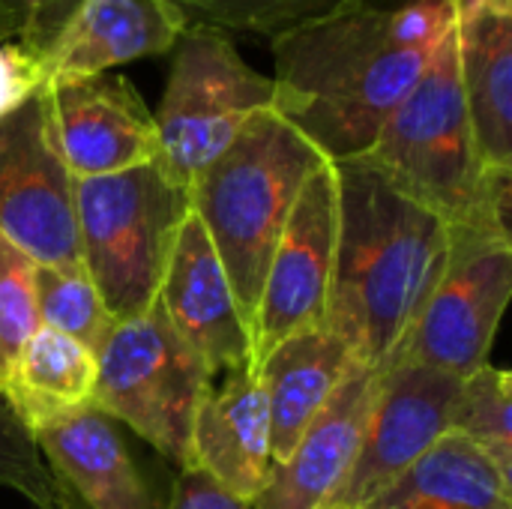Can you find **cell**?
<instances>
[{"instance_id": "obj_1", "label": "cell", "mask_w": 512, "mask_h": 509, "mask_svg": "<svg viewBox=\"0 0 512 509\" xmlns=\"http://www.w3.org/2000/svg\"><path fill=\"white\" fill-rule=\"evenodd\" d=\"M330 165L339 225L324 324L360 363L387 369L444 270L450 222L402 195L366 159Z\"/></svg>"}, {"instance_id": "obj_2", "label": "cell", "mask_w": 512, "mask_h": 509, "mask_svg": "<svg viewBox=\"0 0 512 509\" xmlns=\"http://www.w3.org/2000/svg\"><path fill=\"white\" fill-rule=\"evenodd\" d=\"M273 111L327 162L369 153L435 51L411 48L393 9H357L270 39Z\"/></svg>"}, {"instance_id": "obj_3", "label": "cell", "mask_w": 512, "mask_h": 509, "mask_svg": "<svg viewBox=\"0 0 512 509\" xmlns=\"http://www.w3.org/2000/svg\"><path fill=\"white\" fill-rule=\"evenodd\" d=\"M360 159L450 225L512 237V171H486L480 162L459 81L456 30Z\"/></svg>"}, {"instance_id": "obj_4", "label": "cell", "mask_w": 512, "mask_h": 509, "mask_svg": "<svg viewBox=\"0 0 512 509\" xmlns=\"http://www.w3.org/2000/svg\"><path fill=\"white\" fill-rule=\"evenodd\" d=\"M321 165L327 159L282 114L264 108L189 186V210L225 267L249 333L285 219Z\"/></svg>"}, {"instance_id": "obj_5", "label": "cell", "mask_w": 512, "mask_h": 509, "mask_svg": "<svg viewBox=\"0 0 512 509\" xmlns=\"http://www.w3.org/2000/svg\"><path fill=\"white\" fill-rule=\"evenodd\" d=\"M186 216L189 189L159 162L75 180L81 267L117 324L153 309Z\"/></svg>"}, {"instance_id": "obj_6", "label": "cell", "mask_w": 512, "mask_h": 509, "mask_svg": "<svg viewBox=\"0 0 512 509\" xmlns=\"http://www.w3.org/2000/svg\"><path fill=\"white\" fill-rule=\"evenodd\" d=\"M159 108L153 111L159 165L183 189L234 141L243 123L273 108V78L252 69L228 33L186 24Z\"/></svg>"}, {"instance_id": "obj_7", "label": "cell", "mask_w": 512, "mask_h": 509, "mask_svg": "<svg viewBox=\"0 0 512 509\" xmlns=\"http://www.w3.org/2000/svg\"><path fill=\"white\" fill-rule=\"evenodd\" d=\"M96 366L93 408L129 426L177 468H189L192 420L213 375L159 309L120 321L96 354Z\"/></svg>"}, {"instance_id": "obj_8", "label": "cell", "mask_w": 512, "mask_h": 509, "mask_svg": "<svg viewBox=\"0 0 512 509\" xmlns=\"http://www.w3.org/2000/svg\"><path fill=\"white\" fill-rule=\"evenodd\" d=\"M512 297V237L450 225L444 270L399 357L456 378L489 366L498 324Z\"/></svg>"}, {"instance_id": "obj_9", "label": "cell", "mask_w": 512, "mask_h": 509, "mask_svg": "<svg viewBox=\"0 0 512 509\" xmlns=\"http://www.w3.org/2000/svg\"><path fill=\"white\" fill-rule=\"evenodd\" d=\"M0 237L33 264L81 267L75 177L60 156L45 90L0 120Z\"/></svg>"}, {"instance_id": "obj_10", "label": "cell", "mask_w": 512, "mask_h": 509, "mask_svg": "<svg viewBox=\"0 0 512 509\" xmlns=\"http://www.w3.org/2000/svg\"><path fill=\"white\" fill-rule=\"evenodd\" d=\"M336 225V171L327 162L303 183L267 264L252 318L255 369L294 333L324 324L336 258Z\"/></svg>"}, {"instance_id": "obj_11", "label": "cell", "mask_w": 512, "mask_h": 509, "mask_svg": "<svg viewBox=\"0 0 512 509\" xmlns=\"http://www.w3.org/2000/svg\"><path fill=\"white\" fill-rule=\"evenodd\" d=\"M462 378L417 366L390 363L381 369L360 453L324 507H366L453 426Z\"/></svg>"}, {"instance_id": "obj_12", "label": "cell", "mask_w": 512, "mask_h": 509, "mask_svg": "<svg viewBox=\"0 0 512 509\" xmlns=\"http://www.w3.org/2000/svg\"><path fill=\"white\" fill-rule=\"evenodd\" d=\"M60 156L75 180L129 171L159 159L153 111L129 78L102 72L45 87Z\"/></svg>"}, {"instance_id": "obj_13", "label": "cell", "mask_w": 512, "mask_h": 509, "mask_svg": "<svg viewBox=\"0 0 512 509\" xmlns=\"http://www.w3.org/2000/svg\"><path fill=\"white\" fill-rule=\"evenodd\" d=\"M153 306L204 360L213 378L252 366L249 324L234 300L225 267L192 210L177 231Z\"/></svg>"}, {"instance_id": "obj_14", "label": "cell", "mask_w": 512, "mask_h": 509, "mask_svg": "<svg viewBox=\"0 0 512 509\" xmlns=\"http://www.w3.org/2000/svg\"><path fill=\"white\" fill-rule=\"evenodd\" d=\"M183 27V12L168 0H78L42 48L45 87L165 54Z\"/></svg>"}, {"instance_id": "obj_15", "label": "cell", "mask_w": 512, "mask_h": 509, "mask_svg": "<svg viewBox=\"0 0 512 509\" xmlns=\"http://www.w3.org/2000/svg\"><path fill=\"white\" fill-rule=\"evenodd\" d=\"M381 369L354 363L327 408L309 423L249 509H321L348 477L369 423Z\"/></svg>"}, {"instance_id": "obj_16", "label": "cell", "mask_w": 512, "mask_h": 509, "mask_svg": "<svg viewBox=\"0 0 512 509\" xmlns=\"http://www.w3.org/2000/svg\"><path fill=\"white\" fill-rule=\"evenodd\" d=\"M189 459V468L204 471L243 504L255 501L267 486L273 471L270 408L255 366L228 372L225 384L210 387L201 399L192 420Z\"/></svg>"}, {"instance_id": "obj_17", "label": "cell", "mask_w": 512, "mask_h": 509, "mask_svg": "<svg viewBox=\"0 0 512 509\" xmlns=\"http://www.w3.org/2000/svg\"><path fill=\"white\" fill-rule=\"evenodd\" d=\"M30 438L54 480L84 509H165L99 408L54 420Z\"/></svg>"}, {"instance_id": "obj_18", "label": "cell", "mask_w": 512, "mask_h": 509, "mask_svg": "<svg viewBox=\"0 0 512 509\" xmlns=\"http://www.w3.org/2000/svg\"><path fill=\"white\" fill-rule=\"evenodd\" d=\"M456 60L486 171H512V0L456 21Z\"/></svg>"}, {"instance_id": "obj_19", "label": "cell", "mask_w": 512, "mask_h": 509, "mask_svg": "<svg viewBox=\"0 0 512 509\" xmlns=\"http://www.w3.org/2000/svg\"><path fill=\"white\" fill-rule=\"evenodd\" d=\"M360 363L348 342L327 324L294 333L258 366L270 408V453L282 465L309 423L327 408L351 366Z\"/></svg>"}, {"instance_id": "obj_20", "label": "cell", "mask_w": 512, "mask_h": 509, "mask_svg": "<svg viewBox=\"0 0 512 509\" xmlns=\"http://www.w3.org/2000/svg\"><path fill=\"white\" fill-rule=\"evenodd\" d=\"M96 378L99 366L93 351L57 330L36 327L18 348L0 396L15 420L33 435L54 420L93 408Z\"/></svg>"}, {"instance_id": "obj_21", "label": "cell", "mask_w": 512, "mask_h": 509, "mask_svg": "<svg viewBox=\"0 0 512 509\" xmlns=\"http://www.w3.org/2000/svg\"><path fill=\"white\" fill-rule=\"evenodd\" d=\"M363 509H512V480L468 438L447 432Z\"/></svg>"}, {"instance_id": "obj_22", "label": "cell", "mask_w": 512, "mask_h": 509, "mask_svg": "<svg viewBox=\"0 0 512 509\" xmlns=\"http://www.w3.org/2000/svg\"><path fill=\"white\" fill-rule=\"evenodd\" d=\"M186 24H207L222 33L243 30L267 39L321 24L357 9H396L408 0H168Z\"/></svg>"}, {"instance_id": "obj_23", "label": "cell", "mask_w": 512, "mask_h": 509, "mask_svg": "<svg viewBox=\"0 0 512 509\" xmlns=\"http://www.w3.org/2000/svg\"><path fill=\"white\" fill-rule=\"evenodd\" d=\"M33 297L39 327L57 330L93 354L102 351L105 339L117 327L84 267L33 264Z\"/></svg>"}, {"instance_id": "obj_24", "label": "cell", "mask_w": 512, "mask_h": 509, "mask_svg": "<svg viewBox=\"0 0 512 509\" xmlns=\"http://www.w3.org/2000/svg\"><path fill=\"white\" fill-rule=\"evenodd\" d=\"M450 432L468 438L512 480V375L507 369L483 366L462 378Z\"/></svg>"}, {"instance_id": "obj_25", "label": "cell", "mask_w": 512, "mask_h": 509, "mask_svg": "<svg viewBox=\"0 0 512 509\" xmlns=\"http://www.w3.org/2000/svg\"><path fill=\"white\" fill-rule=\"evenodd\" d=\"M0 489H12L36 509H78V501L54 480L30 432L0 396Z\"/></svg>"}, {"instance_id": "obj_26", "label": "cell", "mask_w": 512, "mask_h": 509, "mask_svg": "<svg viewBox=\"0 0 512 509\" xmlns=\"http://www.w3.org/2000/svg\"><path fill=\"white\" fill-rule=\"evenodd\" d=\"M39 327L33 297V261L0 237V387L18 348Z\"/></svg>"}, {"instance_id": "obj_27", "label": "cell", "mask_w": 512, "mask_h": 509, "mask_svg": "<svg viewBox=\"0 0 512 509\" xmlns=\"http://www.w3.org/2000/svg\"><path fill=\"white\" fill-rule=\"evenodd\" d=\"M48 84L42 48L24 33H0V120Z\"/></svg>"}, {"instance_id": "obj_28", "label": "cell", "mask_w": 512, "mask_h": 509, "mask_svg": "<svg viewBox=\"0 0 512 509\" xmlns=\"http://www.w3.org/2000/svg\"><path fill=\"white\" fill-rule=\"evenodd\" d=\"M165 509H249L198 468H180Z\"/></svg>"}, {"instance_id": "obj_29", "label": "cell", "mask_w": 512, "mask_h": 509, "mask_svg": "<svg viewBox=\"0 0 512 509\" xmlns=\"http://www.w3.org/2000/svg\"><path fill=\"white\" fill-rule=\"evenodd\" d=\"M18 3H24V18H27V36L39 45V48H45V42H48V33H45V21L51 18V36H54V30L63 24V18L75 9V3L78 0H18Z\"/></svg>"}, {"instance_id": "obj_30", "label": "cell", "mask_w": 512, "mask_h": 509, "mask_svg": "<svg viewBox=\"0 0 512 509\" xmlns=\"http://www.w3.org/2000/svg\"><path fill=\"white\" fill-rule=\"evenodd\" d=\"M492 3H501V0H456V15L462 18V15H471V12H477L483 6H492Z\"/></svg>"}, {"instance_id": "obj_31", "label": "cell", "mask_w": 512, "mask_h": 509, "mask_svg": "<svg viewBox=\"0 0 512 509\" xmlns=\"http://www.w3.org/2000/svg\"><path fill=\"white\" fill-rule=\"evenodd\" d=\"M321 509H363V507H321Z\"/></svg>"}]
</instances>
